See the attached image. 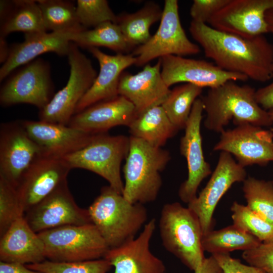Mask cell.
<instances>
[{"mask_svg": "<svg viewBox=\"0 0 273 273\" xmlns=\"http://www.w3.org/2000/svg\"><path fill=\"white\" fill-rule=\"evenodd\" d=\"M129 144V137L123 135L99 133L87 146L62 159L71 169H84L98 174L122 195L124 183L121 176L120 165L127 156Z\"/></svg>", "mask_w": 273, "mask_h": 273, "instance_id": "cell-6", "label": "cell"}, {"mask_svg": "<svg viewBox=\"0 0 273 273\" xmlns=\"http://www.w3.org/2000/svg\"><path fill=\"white\" fill-rule=\"evenodd\" d=\"M0 37L13 32L30 35L47 32L37 1H1Z\"/></svg>", "mask_w": 273, "mask_h": 273, "instance_id": "cell-26", "label": "cell"}, {"mask_svg": "<svg viewBox=\"0 0 273 273\" xmlns=\"http://www.w3.org/2000/svg\"><path fill=\"white\" fill-rule=\"evenodd\" d=\"M0 273H43L28 268L26 264L0 261Z\"/></svg>", "mask_w": 273, "mask_h": 273, "instance_id": "cell-42", "label": "cell"}, {"mask_svg": "<svg viewBox=\"0 0 273 273\" xmlns=\"http://www.w3.org/2000/svg\"><path fill=\"white\" fill-rule=\"evenodd\" d=\"M23 66L3 85L0 103L5 106L29 104L40 110L52 98L53 84L49 64L37 58Z\"/></svg>", "mask_w": 273, "mask_h": 273, "instance_id": "cell-10", "label": "cell"}, {"mask_svg": "<svg viewBox=\"0 0 273 273\" xmlns=\"http://www.w3.org/2000/svg\"><path fill=\"white\" fill-rule=\"evenodd\" d=\"M213 150L234 155L244 168L254 164L265 165L273 161V134L260 126L241 124L222 131Z\"/></svg>", "mask_w": 273, "mask_h": 273, "instance_id": "cell-12", "label": "cell"}, {"mask_svg": "<svg viewBox=\"0 0 273 273\" xmlns=\"http://www.w3.org/2000/svg\"><path fill=\"white\" fill-rule=\"evenodd\" d=\"M203 88L186 83L175 87L161 105L171 122L178 129L185 128L192 107Z\"/></svg>", "mask_w": 273, "mask_h": 273, "instance_id": "cell-31", "label": "cell"}, {"mask_svg": "<svg viewBox=\"0 0 273 273\" xmlns=\"http://www.w3.org/2000/svg\"><path fill=\"white\" fill-rule=\"evenodd\" d=\"M261 242L253 235L234 224L219 230H211L202 236V246L204 251L212 254L229 253L242 250L253 249Z\"/></svg>", "mask_w": 273, "mask_h": 273, "instance_id": "cell-29", "label": "cell"}, {"mask_svg": "<svg viewBox=\"0 0 273 273\" xmlns=\"http://www.w3.org/2000/svg\"><path fill=\"white\" fill-rule=\"evenodd\" d=\"M128 153L123 168L122 195L132 203L154 201L162 185L160 172L170 159L169 152L145 141L129 136Z\"/></svg>", "mask_w": 273, "mask_h": 273, "instance_id": "cell-4", "label": "cell"}, {"mask_svg": "<svg viewBox=\"0 0 273 273\" xmlns=\"http://www.w3.org/2000/svg\"><path fill=\"white\" fill-rule=\"evenodd\" d=\"M194 272V273H224L212 255L205 258L201 266Z\"/></svg>", "mask_w": 273, "mask_h": 273, "instance_id": "cell-43", "label": "cell"}, {"mask_svg": "<svg viewBox=\"0 0 273 273\" xmlns=\"http://www.w3.org/2000/svg\"><path fill=\"white\" fill-rule=\"evenodd\" d=\"M21 124L37 144L40 155L63 158L87 146L97 134L48 122L24 120Z\"/></svg>", "mask_w": 273, "mask_h": 273, "instance_id": "cell-20", "label": "cell"}, {"mask_svg": "<svg viewBox=\"0 0 273 273\" xmlns=\"http://www.w3.org/2000/svg\"><path fill=\"white\" fill-rule=\"evenodd\" d=\"M255 90L248 85L229 81L210 88L201 98L206 117L205 127L221 133L231 120L236 125L250 123L260 127L273 124L268 111L256 102Z\"/></svg>", "mask_w": 273, "mask_h": 273, "instance_id": "cell-2", "label": "cell"}, {"mask_svg": "<svg viewBox=\"0 0 273 273\" xmlns=\"http://www.w3.org/2000/svg\"><path fill=\"white\" fill-rule=\"evenodd\" d=\"M268 114H269V115L270 116V118L273 121V109L269 110L268 111ZM270 130H271V131L272 132V133L273 134V128H271Z\"/></svg>", "mask_w": 273, "mask_h": 273, "instance_id": "cell-46", "label": "cell"}, {"mask_svg": "<svg viewBox=\"0 0 273 273\" xmlns=\"http://www.w3.org/2000/svg\"><path fill=\"white\" fill-rule=\"evenodd\" d=\"M47 31H80L84 28L80 23L76 8L73 3L61 0L37 1Z\"/></svg>", "mask_w": 273, "mask_h": 273, "instance_id": "cell-32", "label": "cell"}, {"mask_svg": "<svg viewBox=\"0 0 273 273\" xmlns=\"http://www.w3.org/2000/svg\"><path fill=\"white\" fill-rule=\"evenodd\" d=\"M200 52L198 45L192 42L183 29L179 16L177 0H165L160 23L156 33L145 44L134 48L136 66L168 55L180 57Z\"/></svg>", "mask_w": 273, "mask_h": 273, "instance_id": "cell-9", "label": "cell"}, {"mask_svg": "<svg viewBox=\"0 0 273 273\" xmlns=\"http://www.w3.org/2000/svg\"><path fill=\"white\" fill-rule=\"evenodd\" d=\"M40 155L37 144L20 122L1 124L0 176L16 188L34 159Z\"/></svg>", "mask_w": 273, "mask_h": 273, "instance_id": "cell-17", "label": "cell"}, {"mask_svg": "<svg viewBox=\"0 0 273 273\" xmlns=\"http://www.w3.org/2000/svg\"><path fill=\"white\" fill-rule=\"evenodd\" d=\"M26 265L31 269L43 273H107L112 267L104 258L73 262L46 259L39 263Z\"/></svg>", "mask_w": 273, "mask_h": 273, "instance_id": "cell-35", "label": "cell"}, {"mask_svg": "<svg viewBox=\"0 0 273 273\" xmlns=\"http://www.w3.org/2000/svg\"><path fill=\"white\" fill-rule=\"evenodd\" d=\"M24 215L16 188L0 176L1 237L16 220Z\"/></svg>", "mask_w": 273, "mask_h": 273, "instance_id": "cell-37", "label": "cell"}, {"mask_svg": "<svg viewBox=\"0 0 273 273\" xmlns=\"http://www.w3.org/2000/svg\"><path fill=\"white\" fill-rule=\"evenodd\" d=\"M31 229L38 233L68 225L92 223L87 209L79 207L64 181L24 214Z\"/></svg>", "mask_w": 273, "mask_h": 273, "instance_id": "cell-11", "label": "cell"}, {"mask_svg": "<svg viewBox=\"0 0 273 273\" xmlns=\"http://www.w3.org/2000/svg\"><path fill=\"white\" fill-rule=\"evenodd\" d=\"M87 210L92 223L109 248L136 237L147 222V210L143 204L129 202L109 185L101 189Z\"/></svg>", "mask_w": 273, "mask_h": 273, "instance_id": "cell-3", "label": "cell"}, {"mask_svg": "<svg viewBox=\"0 0 273 273\" xmlns=\"http://www.w3.org/2000/svg\"><path fill=\"white\" fill-rule=\"evenodd\" d=\"M155 229L152 218L137 237L108 250L103 258L114 267L113 273H166L164 262L150 249Z\"/></svg>", "mask_w": 273, "mask_h": 273, "instance_id": "cell-19", "label": "cell"}, {"mask_svg": "<svg viewBox=\"0 0 273 273\" xmlns=\"http://www.w3.org/2000/svg\"><path fill=\"white\" fill-rule=\"evenodd\" d=\"M76 8L79 21L85 29L106 22L116 23L117 15L106 0H78Z\"/></svg>", "mask_w": 273, "mask_h": 273, "instance_id": "cell-36", "label": "cell"}, {"mask_svg": "<svg viewBox=\"0 0 273 273\" xmlns=\"http://www.w3.org/2000/svg\"><path fill=\"white\" fill-rule=\"evenodd\" d=\"M0 47H1V62L3 64L6 60L9 51V48L7 46L5 37H0Z\"/></svg>", "mask_w": 273, "mask_h": 273, "instance_id": "cell-44", "label": "cell"}, {"mask_svg": "<svg viewBox=\"0 0 273 273\" xmlns=\"http://www.w3.org/2000/svg\"><path fill=\"white\" fill-rule=\"evenodd\" d=\"M158 226L165 249L191 270L198 269L205 257L203 233L196 214L178 202L167 203L161 209Z\"/></svg>", "mask_w": 273, "mask_h": 273, "instance_id": "cell-5", "label": "cell"}, {"mask_svg": "<svg viewBox=\"0 0 273 273\" xmlns=\"http://www.w3.org/2000/svg\"><path fill=\"white\" fill-rule=\"evenodd\" d=\"M0 260L23 264L46 260L44 243L23 216L16 220L1 237Z\"/></svg>", "mask_w": 273, "mask_h": 273, "instance_id": "cell-25", "label": "cell"}, {"mask_svg": "<svg viewBox=\"0 0 273 273\" xmlns=\"http://www.w3.org/2000/svg\"><path fill=\"white\" fill-rule=\"evenodd\" d=\"M224 273H265L260 268L241 263L238 259L233 258L229 253L212 254Z\"/></svg>", "mask_w": 273, "mask_h": 273, "instance_id": "cell-40", "label": "cell"}, {"mask_svg": "<svg viewBox=\"0 0 273 273\" xmlns=\"http://www.w3.org/2000/svg\"><path fill=\"white\" fill-rule=\"evenodd\" d=\"M67 57L70 66L68 82L39 110V120L68 125L75 114L78 103L91 87L98 75L90 60L72 42Z\"/></svg>", "mask_w": 273, "mask_h": 273, "instance_id": "cell-8", "label": "cell"}, {"mask_svg": "<svg viewBox=\"0 0 273 273\" xmlns=\"http://www.w3.org/2000/svg\"><path fill=\"white\" fill-rule=\"evenodd\" d=\"M255 99L265 110L273 109V82L255 91Z\"/></svg>", "mask_w": 273, "mask_h": 273, "instance_id": "cell-41", "label": "cell"}, {"mask_svg": "<svg viewBox=\"0 0 273 273\" xmlns=\"http://www.w3.org/2000/svg\"><path fill=\"white\" fill-rule=\"evenodd\" d=\"M78 31L43 32L25 35L24 41L9 48L8 57L0 69V80H3L18 67L25 65L47 52L67 56L73 34Z\"/></svg>", "mask_w": 273, "mask_h": 273, "instance_id": "cell-24", "label": "cell"}, {"mask_svg": "<svg viewBox=\"0 0 273 273\" xmlns=\"http://www.w3.org/2000/svg\"><path fill=\"white\" fill-rule=\"evenodd\" d=\"M170 92L161 75V59L154 65L147 64L139 73L123 72L120 77L118 94L130 102L138 116L161 105Z\"/></svg>", "mask_w": 273, "mask_h": 273, "instance_id": "cell-21", "label": "cell"}, {"mask_svg": "<svg viewBox=\"0 0 273 273\" xmlns=\"http://www.w3.org/2000/svg\"><path fill=\"white\" fill-rule=\"evenodd\" d=\"M265 18L267 24L268 32L273 34V8L266 12Z\"/></svg>", "mask_w": 273, "mask_h": 273, "instance_id": "cell-45", "label": "cell"}, {"mask_svg": "<svg viewBox=\"0 0 273 273\" xmlns=\"http://www.w3.org/2000/svg\"><path fill=\"white\" fill-rule=\"evenodd\" d=\"M189 31L205 56L221 69L259 82L273 77V44L263 35L245 38L193 21Z\"/></svg>", "mask_w": 273, "mask_h": 273, "instance_id": "cell-1", "label": "cell"}, {"mask_svg": "<svg viewBox=\"0 0 273 273\" xmlns=\"http://www.w3.org/2000/svg\"><path fill=\"white\" fill-rule=\"evenodd\" d=\"M131 136L161 148L178 130L171 122L161 105L138 115L128 126Z\"/></svg>", "mask_w": 273, "mask_h": 273, "instance_id": "cell-28", "label": "cell"}, {"mask_svg": "<svg viewBox=\"0 0 273 273\" xmlns=\"http://www.w3.org/2000/svg\"><path fill=\"white\" fill-rule=\"evenodd\" d=\"M45 247L46 259L73 262L103 258L109 249L92 223L68 225L38 233Z\"/></svg>", "mask_w": 273, "mask_h": 273, "instance_id": "cell-7", "label": "cell"}, {"mask_svg": "<svg viewBox=\"0 0 273 273\" xmlns=\"http://www.w3.org/2000/svg\"><path fill=\"white\" fill-rule=\"evenodd\" d=\"M72 42L87 49L105 47L117 54H124L131 50L118 25L112 22H104L92 29H85L75 32Z\"/></svg>", "mask_w": 273, "mask_h": 273, "instance_id": "cell-30", "label": "cell"}, {"mask_svg": "<svg viewBox=\"0 0 273 273\" xmlns=\"http://www.w3.org/2000/svg\"><path fill=\"white\" fill-rule=\"evenodd\" d=\"M161 59V75L169 87L179 82L192 83L202 88L218 86L229 81H245L244 75L224 70L209 62L175 55Z\"/></svg>", "mask_w": 273, "mask_h": 273, "instance_id": "cell-18", "label": "cell"}, {"mask_svg": "<svg viewBox=\"0 0 273 273\" xmlns=\"http://www.w3.org/2000/svg\"><path fill=\"white\" fill-rule=\"evenodd\" d=\"M163 10L154 2H147L136 12L117 15L116 23L130 48L134 49L146 43L151 37L150 28L160 20Z\"/></svg>", "mask_w": 273, "mask_h": 273, "instance_id": "cell-27", "label": "cell"}, {"mask_svg": "<svg viewBox=\"0 0 273 273\" xmlns=\"http://www.w3.org/2000/svg\"><path fill=\"white\" fill-rule=\"evenodd\" d=\"M137 116L133 104L118 95L74 114L68 125L88 133L99 134L106 133L116 126H128Z\"/></svg>", "mask_w": 273, "mask_h": 273, "instance_id": "cell-23", "label": "cell"}, {"mask_svg": "<svg viewBox=\"0 0 273 273\" xmlns=\"http://www.w3.org/2000/svg\"><path fill=\"white\" fill-rule=\"evenodd\" d=\"M247 178L245 168L228 152L221 151L216 166L206 186L188 204L198 218L203 235L212 230L213 215L218 202L231 187Z\"/></svg>", "mask_w": 273, "mask_h": 273, "instance_id": "cell-13", "label": "cell"}, {"mask_svg": "<svg viewBox=\"0 0 273 273\" xmlns=\"http://www.w3.org/2000/svg\"><path fill=\"white\" fill-rule=\"evenodd\" d=\"M71 169L62 158L37 156L16 187L24 214L66 181Z\"/></svg>", "mask_w": 273, "mask_h": 273, "instance_id": "cell-15", "label": "cell"}, {"mask_svg": "<svg viewBox=\"0 0 273 273\" xmlns=\"http://www.w3.org/2000/svg\"><path fill=\"white\" fill-rule=\"evenodd\" d=\"M242 190L247 206L273 224V180L250 176L243 181Z\"/></svg>", "mask_w": 273, "mask_h": 273, "instance_id": "cell-33", "label": "cell"}, {"mask_svg": "<svg viewBox=\"0 0 273 273\" xmlns=\"http://www.w3.org/2000/svg\"><path fill=\"white\" fill-rule=\"evenodd\" d=\"M242 257L249 265L265 273H273V240L261 242L256 247L244 251Z\"/></svg>", "mask_w": 273, "mask_h": 273, "instance_id": "cell-38", "label": "cell"}, {"mask_svg": "<svg viewBox=\"0 0 273 273\" xmlns=\"http://www.w3.org/2000/svg\"><path fill=\"white\" fill-rule=\"evenodd\" d=\"M88 50L98 60L100 71L91 87L78 103L74 114L96 103L118 96L121 74L136 62L135 57L131 54L110 55L97 48Z\"/></svg>", "mask_w": 273, "mask_h": 273, "instance_id": "cell-22", "label": "cell"}, {"mask_svg": "<svg viewBox=\"0 0 273 273\" xmlns=\"http://www.w3.org/2000/svg\"><path fill=\"white\" fill-rule=\"evenodd\" d=\"M230 0H194L190 13L192 21L206 24L211 17L228 4Z\"/></svg>", "mask_w": 273, "mask_h": 273, "instance_id": "cell-39", "label": "cell"}, {"mask_svg": "<svg viewBox=\"0 0 273 273\" xmlns=\"http://www.w3.org/2000/svg\"><path fill=\"white\" fill-rule=\"evenodd\" d=\"M273 0H230L208 21L211 27L245 38L268 32L266 12Z\"/></svg>", "mask_w": 273, "mask_h": 273, "instance_id": "cell-16", "label": "cell"}, {"mask_svg": "<svg viewBox=\"0 0 273 273\" xmlns=\"http://www.w3.org/2000/svg\"><path fill=\"white\" fill-rule=\"evenodd\" d=\"M231 210L233 224L253 235L261 242L273 240V224L247 205L235 201Z\"/></svg>", "mask_w": 273, "mask_h": 273, "instance_id": "cell-34", "label": "cell"}, {"mask_svg": "<svg viewBox=\"0 0 273 273\" xmlns=\"http://www.w3.org/2000/svg\"><path fill=\"white\" fill-rule=\"evenodd\" d=\"M203 105L201 98L194 102L186 123L185 134L180 139V152L187 160L188 175L178 190V196L188 204L197 197L199 186L211 173V166L206 161L202 149L201 123Z\"/></svg>", "mask_w": 273, "mask_h": 273, "instance_id": "cell-14", "label": "cell"}, {"mask_svg": "<svg viewBox=\"0 0 273 273\" xmlns=\"http://www.w3.org/2000/svg\"><path fill=\"white\" fill-rule=\"evenodd\" d=\"M272 72H273V62H272Z\"/></svg>", "mask_w": 273, "mask_h": 273, "instance_id": "cell-47", "label": "cell"}]
</instances>
